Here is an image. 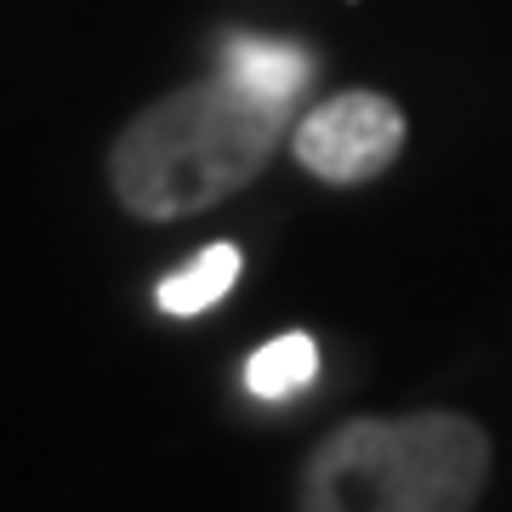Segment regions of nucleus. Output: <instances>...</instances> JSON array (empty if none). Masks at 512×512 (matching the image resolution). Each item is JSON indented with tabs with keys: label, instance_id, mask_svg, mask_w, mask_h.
Returning <instances> with one entry per match:
<instances>
[{
	"label": "nucleus",
	"instance_id": "f257e3e1",
	"mask_svg": "<svg viewBox=\"0 0 512 512\" xmlns=\"http://www.w3.org/2000/svg\"><path fill=\"white\" fill-rule=\"evenodd\" d=\"M296 109L234 86L228 74L165 92L109 148L114 200L143 222H183L251 183L274 160Z\"/></svg>",
	"mask_w": 512,
	"mask_h": 512
},
{
	"label": "nucleus",
	"instance_id": "f03ea898",
	"mask_svg": "<svg viewBox=\"0 0 512 512\" xmlns=\"http://www.w3.org/2000/svg\"><path fill=\"white\" fill-rule=\"evenodd\" d=\"M490 484V433L456 410L359 416L313 444L302 512H473Z\"/></svg>",
	"mask_w": 512,
	"mask_h": 512
},
{
	"label": "nucleus",
	"instance_id": "7ed1b4c3",
	"mask_svg": "<svg viewBox=\"0 0 512 512\" xmlns=\"http://www.w3.org/2000/svg\"><path fill=\"white\" fill-rule=\"evenodd\" d=\"M291 148L302 160V171H313L330 188L370 183V177H382L387 165L399 160L404 109L393 97L370 92V86H353V92H336L325 103H313L296 120Z\"/></svg>",
	"mask_w": 512,
	"mask_h": 512
},
{
	"label": "nucleus",
	"instance_id": "20e7f679",
	"mask_svg": "<svg viewBox=\"0 0 512 512\" xmlns=\"http://www.w3.org/2000/svg\"><path fill=\"white\" fill-rule=\"evenodd\" d=\"M217 63H222V74H228L234 86L268 97V103H279V109H296V97L308 92V80H313V57L302 52V46H291V40L234 35L228 46H222Z\"/></svg>",
	"mask_w": 512,
	"mask_h": 512
},
{
	"label": "nucleus",
	"instance_id": "39448f33",
	"mask_svg": "<svg viewBox=\"0 0 512 512\" xmlns=\"http://www.w3.org/2000/svg\"><path fill=\"white\" fill-rule=\"evenodd\" d=\"M234 279H239V245H205L194 262H183L177 274L160 279L154 302L171 319H194V313L217 308L222 296L234 291Z\"/></svg>",
	"mask_w": 512,
	"mask_h": 512
},
{
	"label": "nucleus",
	"instance_id": "423d86ee",
	"mask_svg": "<svg viewBox=\"0 0 512 512\" xmlns=\"http://www.w3.org/2000/svg\"><path fill=\"white\" fill-rule=\"evenodd\" d=\"M313 376H319V342H313L308 330L274 336V342L256 348L251 365H245V387H251L256 399H291V393H302Z\"/></svg>",
	"mask_w": 512,
	"mask_h": 512
}]
</instances>
